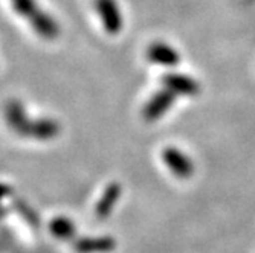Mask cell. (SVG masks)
<instances>
[{"label":"cell","instance_id":"obj_1","mask_svg":"<svg viewBox=\"0 0 255 253\" xmlns=\"http://www.w3.org/2000/svg\"><path fill=\"white\" fill-rule=\"evenodd\" d=\"M5 119L11 130L23 137L37 141H51L58 136L60 124L51 118L31 119L20 101H9L5 105Z\"/></svg>","mask_w":255,"mask_h":253},{"label":"cell","instance_id":"obj_2","mask_svg":"<svg viewBox=\"0 0 255 253\" xmlns=\"http://www.w3.org/2000/svg\"><path fill=\"white\" fill-rule=\"evenodd\" d=\"M12 9L25 18L35 34L44 40H55L60 35V25L55 18L41 9L37 0H9Z\"/></svg>","mask_w":255,"mask_h":253},{"label":"cell","instance_id":"obj_3","mask_svg":"<svg viewBox=\"0 0 255 253\" xmlns=\"http://www.w3.org/2000/svg\"><path fill=\"white\" fill-rule=\"evenodd\" d=\"M94 5L104 31L110 35H118L124 28V17L117 0H95Z\"/></svg>","mask_w":255,"mask_h":253},{"label":"cell","instance_id":"obj_4","mask_svg":"<svg viewBox=\"0 0 255 253\" xmlns=\"http://www.w3.org/2000/svg\"><path fill=\"white\" fill-rule=\"evenodd\" d=\"M176 101V95L168 88H162L156 93L151 95V98L147 101V104L142 108V116L147 122H154L159 121L164 114L173 107Z\"/></svg>","mask_w":255,"mask_h":253},{"label":"cell","instance_id":"obj_5","mask_svg":"<svg viewBox=\"0 0 255 253\" xmlns=\"http://www.w3.org/2000/svg\"><path fill=\"white\" fill-rule=\"evenodd\" d=\"M162 160L167 168L179 178L187 180L194 174V162L183 151L170 147L162 151Z\"/></svg>","mask_w":255,"mask_h":253},{"label":"cell","instance_id":"obj_6","mask_svg":"<svg viewBox=\"0 0 255 253\" xmlns=\"http://www.w3.org/2000/svg\"><path fill=\"white\" fill-rule=\"evenodd\" d=\"M162 84L176 96H197L200 93V84L187 75L182 74H167L162 77Z\"/></svg>","mask_w":255,"mask_h":253},{"label":"cell","instance_id":"obj_7","mask_svg":"<svg viewBox=\"0 0 255 253\" xmlns=\"http://www.w3.org/2000/svg\"><path fill=\"white\" fill-rule=\"evenodd\" d=\"M147 58L148 61L159 64V66H165V67H174L180 61V55L173 46L164 43V41H154L148 46L147 49Z\"/></svg>","mask_w":255,"mask_h":253},{"label":"cell","instance_id":"obj_8","mask_svg":"<svg viewBox=\"0 0 255 253\" xmlns=\"http://www.w3.org/2000/svg\"><path fill=\"white\" fill-rule=\"evenodd\" d=\"M123 195V188L120 183H110V185L104 189L101 198L98 200L97 206H95V215L98 220H106L112 211L115 209L118 200Z\"/></svg>","mask_w":255,"mask_h":253},{"label":"cell","instance_id":"obj_9","mask_svg":"<svg viewBox=\"0 0 255 253\" xmlns=\"http://www.w3.org/2000/svg\"><path fill=\"white\" fill-rule=\"evenodd\" d=\"M117 247V241L112 237H87L74 243L77 253H109Z\"/></svg>","mask_w":255,"mask_h":253},{"label":"cell","instance_id":"obj_10","mask_svg":"<svg viewBox=\"0 0 255 253\" xmlns=\"http://www.w3.org/2000/svg\"><path fill=\"white\" fill-rule=\"evenodd\" d=\"M51 232L58 240H72L75 237V224L67 217H55L49 224Z\"/></svg>","mask_w":255,"mask_h":253},{"label":"cell","instance_id":"obj_11","mask_svg":"<svg viewBox=\"0 0 255 253\" xmlns=\"http://www.w3.org/2000/svg\"><path fill=\"white\" fill-rule=\"evenodd\" d=\"M6 194H8V188H5V186L0 185V200H2V197L6 195Z\"/></svg>","mask_w":255,"mask_h":253}]
</instances>
